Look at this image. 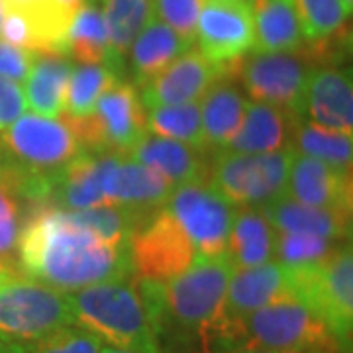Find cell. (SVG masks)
Segmentation results:
<instances>
[{
    "label": "cell",
    "mask_w": 353,
    "mask_h": 353,
    "mask_svg": "<svg viewBox=\"0 0 353 353\" xmlns=\"http://www.w3.org/2000/svg\"><path fill=\"white\" fill-rule=\"evenodd\" d=\"M4 161H6V159H4V152H2V145H0V167L4 165Z\"/></svg>",
    "instance_id": "obj_45"
},
{
    "label": "cell",
    "mask_w": 353,
    "mask_h": 353,
    "mask_svg": "<svg viewBox=\"0 0 353 353\" xmlns=\"http://www.w3.org/2000/svg\"><path fill=\"white\" fill-rule=\"evenodd\" d=\"M59 2H63L65 6H69V8H73V10H77L85 0H59Z\"/></svg>",
    "instance_id": "obj_42"
},
{
    "label": "cell",
    "mask_w": 353,
    "mask_h": 353,
    "mask_svg": "<svg viewBox=\"0 0 353 353\" xmlns=\"http://www.w3.org/2000/svg\"><path fill=\"white\" fill-rule=\"evenodd\" d=\"M343 241L328 240L312 234L279 232L275 238V255L283 267H301L326 261Z\"/></svg>",
    "instance_id": "obj_34"
},
{
    "label": "cell",
    "mask_w": 353,
    "mask_h": 353,
    "mask_svg": "<svg viewBox=\"0 0 353 353\" xmlns=\"http://www.w3.org/2000/svg\"><path fill=\"white\" fill-rule=\"evenodd\" d=\"M34 208L28 204L10 165L0 167V263L16 269L18 241Z\"/></svg>",
    "instance_id": "obj_29"
},
{
    "label": "cell",
    "mask_w": 353,
    "mask_h": 353,
    "mask_svg": "<svg viewBox=\"0 0 353 353\" xmlns=\"http://www.w3.org/2000/svg\"><path fill=\"white\" fill-rule=\"evenodd\" d=\"M238 71L241 85L253 101L303 116L306 85L314 71L306 55L294 51H255L245 59L241 57Z\"/></svg>",
    "instance_id": "obj_10"
},
{
    "label": "cell",
    "mask_w": 353,
    "mask_h": 353,
    "mask_svg": "<svg viewBox=\"0 0 353 353\" xmlns=\"http://www.w3.org/2000/svg\"><path fill=\"white\" fill-rule=\"evenodd\" d=\"M0 2H2V10H8V8L22 10V8H28V6L36 4L38 0H0Z\"/></svg>",
    "instance_id": "obj_39"
},
{
    "label": "cell",
    "mask_w": 353,
    "mask_h": 353,
    "mask_svg": "<svg viewBox=\"0 0 353 353\" xmlns=\"http://www.w3.org/2000/svg\"><path fill=\"white\" fill-rule=\"evenodd\" d=\"M101 353H134V352H128V350H120V347H102Z\"/></svg>",
    "instance_id": "obj_43"
},
{
    "label": "cell",
    "mask_w": 353,
    "mask_h": 353,
    "mask_svg": "<svg viewBox=\"0 0 353 353\" xmlns=\"http://www.w3.org/2000/svg\"><path fill=\"white\" fill-rule=\"evenodd\" d=\"M128 252L132 271L139 279L155 283L181 275L196 257L192 243L165 206L143 218L132 232Z\"/></svg>",
    "instance_id": "obj_9"
},
{
    "label": "cell",
    "mask_w": 353,
    "mask_h": 353,
    "mask_svg": "<svg viewBox=\"0 0 353 353\" xmlns=\"http://www.w3.org/2000/svg\"><path fill=\"white\" fill-rule=\"evenodd\" d=\"M201 4L202 0H153V10L159 20H163L181 38L192 43Z\"/></svg>",
    "instance_id": "obj_36"
},
{
    "label": "cell",
    "mask_w": 353,
    "mask_h": 353,
    "mask_svg": "<svg viewBox=\"0 0 353 353\" xmlns=\"http://www.w3.org/2000/svg\"><path fill=\"white\" fill-rule=\"evenodd\" d=\"M310 122L341 134L353 132V85L352 73L334 65L320 67L310 73L304 110Z\"/></svg>",
    "instance_id": "obj_16"
},
{
    "label": "cell",
    "mask_w": 353,
    "mask_h": 353,
    "mask_svg": "<svg viewBox=\"0 0 353 353\" xmlns=\"http://www.w3.org/2000/svg\"><path fill=\"white\" fill-rule=\"evenodd\" d=\"M341 2H343V6H345V10H347V12L352 14V8H353V0H341Z\"/></svg>",
    "instance_id": "obj_44"
},
{
    "label": "cell",
    "mask_w": 353,
    "mask_h": 353,
    "mask_svg": "<svg viewBox=\"0 0 353 353\" xmlns=\"http://www.w3.org/2000/svg\"><path fill=\"white\" fill-rule=\"evenodd\" d=\"M0 353H26V352H24V347H22V343L0 340Z\"/></svg>",
    "instance_id": "obj_40"
},
{
    "label": "cell",
    "mask_w": 353,
    "mask_h": 353,
    "mask_svg": "<svg viewBox=\"0 0 353 353\" xmlns=\"http://www.w3.org/2000/svg\"><path fill=\"white\" fill-rule=\"evenodd\" d=\"M285 194L306 206L352 212V169L292 153Z\"/></svg>",
    "instance_id": "obj_15"
},
{
    "label": "cell",
    "mask_w": 353,
    "mask_h": 353,
    "mask_svg": "<svg viewBox=\"0 0 353 353\" xmlns=\"http://www.w3.org/2000/svg\"><path fill=\"white\" fill-rule=\"evenodd\" d=\"M26 353H101L102 341L88 330L69 324L43 338L22 343Z\"/></svg>",
    "instance_id": "obj_35"
},
{
    "label": "cell",
    "mask_w": 353,
    "mask_h": 353,
    "mask_svg": "<svg viewBox=\"0 0 353 353\" xmlns=\"http://www.w3.org/2000/svg\"><path fill=\"white\" fill-rule=\"evenodd\" d=\"M53 206L63 210H87L106 204L102 194L101 169L97 153L81 152L55 179Z\"/></svg>",
    "instance_id": "obj_26"
},
{
    "label": "cell",
    "mask_w": 353,
    "mask_h": 353,
    "mask_svg": "<svg viewBox=\"0 0 353 353\" xmlns=\"http://www.w3.org/2000/svg\"><path fill=\"white\" fill-rule=\"evenodd\" d=\"M290 161V150L271 153L222 150L210 167V187L232 206L265 208L285 194Z\"/></svg>",
    "instance_id": "obj_6"
},
{
    "label": "cell",
    "mask_w": 353,
    "mask_h": 353,
    "mask_svg": "<svg viewBox=\"0 0 353 353\" xmlns=\"http://www.w3.org/2000/svg\"><path fill=\"white\" fill-rule=\"evenodd\" d=\"M97 159L106 204L150 214L163 206L173 190V185L159 173L128 155L97 153Z\"/></svg>",
    "instance_id": "obj_13"
},
{
    "label": "cell",
    "mask_w": 353,
    "mask_h": 353,
    "mask_svg": "<svg viewBox=\"0 0 353 353\" xmlns=\"http://www.w3.org/2000/svg\"><path fill=\"white\" fill-rule=\"evenodd\" d=\"M285 296H290V292L287 269L281 263L269 261L250 269H234L228 283L222 316L240 320Z\"/></svg>",
    "instance_id": "obj_17"
},
{
    "label": "cell",
    "mask_w": 353,
    "mask_h": 353,
    "mask_svg": "<svg viewBox=\"0 0 353 353\" xmlns=\"http://www.w3.org/2000/svg\"><path fill=\"white\" fill-rule=\"evenodd\" d=\"M63 120L73 130L83 152L128 155L148 134V114L139 88L118 81L106 90L88 116H69Z\"/></svg>",
    "instance_id": "obj_5"
},
{
    "label": "cell",
    "mask_w": 353,
    "mask_h": 353,
    "mask_svg": "<svg viewBox=\"0 0 353 353\" xmlns=\"http://www.w3.org/2000/svg\"><path fill=\"white\" fill-rule=\"evenodd\" d=\"M194 38L204 57L232 63L253 50V20L248 0H204Z\"/></svg>",
    "instance_id": "obj_12"
},
{
    "label": "cell",
    "mask_w": 353,
    "mask_h": 353,
    "mask_svg": "<svg viewBox=\"0 0 353 353\" xmlns=\"http://www.w3.org/2000/svg\"><path fill=\"white\" fill-rule=\"evenodd\" d=\"M16 277V269H12V267H8V265L0 263V289L10 281V279Z\"/></svg>",
    "instance_id": "obj_41"
},
{
    "label": "cell",
    "mask_w": 353,
    "mask_h": 353,
    "mask_svg": "<svg viewBox=\"0 0 353 353\" xmlns=\"http://www.w3.org/2000/svg\"><path fill=\"white\" fill-rule=\"evenodd\" d=\"M69 324H75L69 292L18 275L0 289V340L28 343Z\"/></svg>",
    "instance_id": "obj_7"
},
{
    "label": "cell",
    "mask_w": 353,
    "mask_h": 353,
    "mask_svg": "<svg viewBox=\"0 0 353 353\" xmlns=\"http://www.w3.org/2000/svg\"><path fill=\"white\" fill-rule=\"evenodd\" d=\"M232 63H214L201 51H185L159 75L153 77L145 87H141V101L145 108L199 102L218 79L228 75Z\"/></svg>",
    "instance_id": "obj_14"
},
{
    "label": "cell",
    "mask_w": 353,
    "mask_h": 353,
    "mask_svg": "<svg viewBox=\"0 0 353 353\" xmlns=\"http://www.w3.org/2000/svg\"><path fill=\"white\" fill-rule=\"evenodd\" d=\"M71 71V57L63 53H34L32 69L24 81L28 106L41 116H61Z\"/></svg>",
    "instance_id": "obj_25"
},
{
    "label": "cell",
    "mask_w": 353,
    "mask_h": 353,
    "mask_svg": "<svg viewBox=\"0 0 353 353\" xmlns=\"http://www.w3.org/2000/svg\"><path fill=\"white\" fill-rule=\"evenodd\" d=\"M69 299L77 326L101 341L134 353H159L134 275L69 292Z\"/></svg>",
    "instance_id": "obj_2"
},
{
    "label": "cell",
    "mask_w": 353,
    "mask_h": 353,
    "mask_svg": "<svg viewBox=\"0 0 353 353\" xmlns=\"http://www.w3.org/2000/svg\"><path fill=\"white\" fill-rule=\"evenodd\" d=\"M102 16L108 32L112 65L116 73L122 77L134 39L155 16L153 0H106Z\"/></svg>",
    "instance_id": "obj_27"
},
{
    "label": "cell",
    "mask_w": 353,
    "mask_h": 353,
    "mask_svg": "<svg viewBox=\"0 0 353 353\" xmlns=\"http://www.w3.org/2000/svg\"><path fill=\"white\" fill-rule=\"evenodd\" d=\"M275 238L277 230L263 208L240 206L232 218L226 250L234 269H250L269 263L275 255Z\"/></svg>",
    "instance_id": "obj_22"
},
{
    "label": "cell",
    "mask_w": 353,
    "mask_h": 353,
    "mask_svg": "<svg viewBox=\"0 0 353 353\" xmlns=\"http://www.w3.org/2000/svg\"><path fill=\"white\" fill-rule=\"evenodd\" d=\"M0 20H2V2H0Z\"/></svg>",
    "instance_id": "obj_47"
},
{
    "label": "cell",
    "mask_w": 353,
    "mask_h": 353,
    "mask_svg": "<svg viewBox=\"0 0 353 353\" xmlns=\"http://www.w3.org/2000/svg\"><path fill=\"white\" fill-rule=\"evenodd\" d=\"M28 101H26L24 88L20 83L0 77V134L26 112Z\"/></svg>",
    "instance_id": "obj_37"
},
{
    "label": "cell",
    "mask_w": 353,
    "mask_h": 353,
    "mask_svg": "<svg viewBox=\"0 0 353 353\" xmlns=\"http://www.w3.org/2000/svg\"><path fill=\"white\" fill-rule=\"evenodd\" d=\"M236 322L241 350L259 347L292 353L343 350L328 326L294 296L279 299Z\"/></svg>",
    "instance_id": "obj_4"
},
{
    "label": "cell",
    "mask_w": 353,
    "mask_h": 353,
    "mask_svg": "<svg viewBox=\"0 0 353 353\" xmlns=\"http://www.w3.org/2000/svg\"><path fill=\"white\" fill-rule=\"evenodd\" d=\"M18 263L28 279L61 292L134 275L128 245L104 240L57 206L39 208L28 218Z\"/></svg>",
    "instance_id": "obj_1"
},
{
    "label": "cell",
    "mask_w": 353,
    "mask_h": 353,
    "mask_svg": "<svg viewBox=\"0 0 353 353\" xmlns=\"http://www.w3.org/2000/svg\"><path fill=\"white\" fill-rule=\"evenodd\" d=\"M32 61H34L32 51L14 48L4 39H0V77L16 83H24L32 69Z\"/></svg>",
    "instance_id": "obj_38"
},
{
    "label": "cell",
    "mask_w": 353,
    "mask_h": 353,
    "mask_svg": "<svg viewBox=\"0 0 353 353\" xmlns=\"http://www.w3.org/2000/svg\"><path fill=\"white\" fill-rule=\"evenodd\" d=\"M248 101L230 81L218 79L202 94L201 122L204 148L224 150L240 130Z\"/></svg>",
    "instance_id": "obj_24"
},
{
    "label": "cell",
    "mask_w": 353,
    "mask_h": 353,
    "mask_svg": "<svg viewBox=\"0 0 353 353\" xmlns=\"http://www.w3.org/2000/svg\"><path fill=\"white\" fill-rule=\"evenodd\" d=\"M165 208L185 232L196 255L226 253L234 210L210 185L202 181L176 185Z\"/></svg>",
    "instance_id": "obj_11"
},
{
    "label": "cell",
    "mask_w": 353,
    "mask_h": 353,
    "mask_svg": "<svg viewBox=\"0 0 353 353\" xmlns=\"http://www.w3.org/2000/svg\"><path fill=\"white\" fill-rule=\"evenodd\" d=\"M253 20V50L261 53L294 51L304 34L292 0H248Z\"/></svg>",
    "instance_id": "obj_23"
},
{
    "label": "cell",
    "mask_w": 353,
    "mask_h": 353,
    "mask_svg": "<svg viewBox=\"0 0 353 353\" xmlns=\"http://www.w3.org/2000/svg\"><path fill=\"white\" fill-rule=\"evenodd\" d=\"M148 110V130L152 134L187 143L196 150H204L199 102L176 106H153Z\"/></svg>",
    "instance_id": "obj_32"
},
{
    "label": "cell",
    "mask_w": 353,
    "mask_h": 353,
    "mask_svg": "<svg viewBox=\"0 0 353 353\" xmlns=\"http://www.w3.org/2000/svg\"><path fill=\"white\" fill-rule=\"evenodd\" d=\"M303 26L304 39L310 43H320L340 36L345 30V20L350 12L341 0H292Z\"/></svg>",
    "instance_id": "obj_33"
},
{
    "label": "cell",
    "mask_w": 353,
    "mask_h": 353,
    "mask_svg": "<svg viewBox=\"0 0 353 353\" xmlns=\"http://www.w3.org/2000/svg\"><path fill=\"white\" fill-rule=\"evenodd\" d=\"M290 296L312 310L334 334L345 352L352 350L353 253L341 243L326 261L285 267Z\"/></svg>",
    "instance_id": "obj_3"
},
{
    "label": "cell",
    "mask_w": 353,
    "mask_h": 353,
    "mask_svg": "<svg viewBox=\"0 0 353 353\" xmlns=\"http://www.w3.org/2000/svg\"><path fill=\"white\" fill-rule=\"evenodd\" d=\"M122 81V77L112 67L104 63H81L73 67L67 94H65V110L69 116H88L92 114L97 102L110 88Z\"/></svg>",
    "instance_id": "obj_31"
},
{
    "label": "cell",
    "mask_w": 353,
    "mask_h": 353,
    "mask_svg": "<svg viewBox=\"0 0 353 353\" xmlns=\"http://www.w3.org/2000/svg\"><path fill=\"white\" fill-rule=\"evenodd\" d=\"M65 55L73 57L79 63H104L114 69L106 22L94 2L85 0L75 10L67 32Z\"/></svg>",
    "instance_id": "obj_28"
},
{
    "label": "cell",
    "mask_w": 353,
    "mask_h": 353,
    "mask_svg": "<svg viewBox=\"0 0 353 353\" xmlns=\"http://www.w3.org/2000/svg\"><path fill=\"white\" fill-rule=\"evenodd\" d=\"M290 152L314 157L332 167L352 169L353 139L352 134H341L314 122H304L303 116L296 118L290 134Z\"/></svg>",
    "instance_id": "obj_30"
},
{
    "label": "cell",
    "mask_w": 353,
    "mask_h": 353,
    "mask_svg": "<svg viewBox=\"0 0 353 353\" xmlns=\"http://www.w3.org/2000/svg\"><path fill=\"white\" fill-rule=\"evenodd\" d=\"M299 116L265 102H248L240 130L224 152L271 153L290 150V134Z\"/></svg>",
    "instance_id": "obj_18"
},
{
    "label": "cell",
    "mask_w": 353,
    "mask_h": 353,
    "mask_svg": "<svg viewBox=\"0 0 353 353\" xmlns=\"http://www.w3.org/2000/svg\"><path fill=\"white\" fill-rule=\"evenodd\" d=\"M199 152L201 150L175 139L145 134L136 143V148L128 153V157L153 169L167 183L175 187V185L202 181L206 173V165Z\"/></svg>",
    "instance_id": "obj_19"
},
{
    "label": "cell",
    "mask_w": 353,
    "mask_h": 353,
    "mask_svg": "<svg viewBox=\"0 0 353 353\" xmlns=\"http://www.w3.org/2000/svg\"><path fill=\"white\" fill-rule=\"evenodd\" d=\"M190 46L192 43L181 38L171 26L153 16L128 51L132 77L138 88L145 87L167 65L173 63L185 51H189Z\"/></svg>",
    "instance_id": "obj_21"
},
{
    "label": "cell",
    "mask_w": 353,
    "mask_h": 353,
    "mask_svg": "<svg viewBox=\"0 0 353 353\" xmlns=\"http://www.w3.org/2000/svg\"><path fill=\"white\" fill-rule=\"evenodd\" d=\"M263 210L279 232L312 234L338 241H343L352 234V212L306 206L303 202L289 199L287 194L267 204Z\"/></svg>",
    "instance_id": "obj_20"
},
{
    "label": "cell",
    "mask_w": 353,
    "mask_h": 353,
    "mask_svg": "<svg viewBox=\"0 0 353 353\" xmlns=\"http://www.w3.org/2000/svg\"><path fill=\"white\" fill-rule=\"evenodd\" d=\"M0 145L8 163L39 176H57L83 152L65 120L41 114H22L0 134Z\"/></svg>",
    "instance_id": "obj_8"
},
{
    "label": "cell",
    "mask_w": 353,
    "mask_h": 353,
    "mask_svg": "<svg viewBox=\"0 0 353 353\" xmlns=\"http://www.w3.org/2000/svg\"><path fill=\"white\" fill-rule=\"evenodd\" d=\"M320 353H350V352H345V350H332V352H320Z\"/></svg>",
    "instance_id": "obj_46"
}]
</instances>
